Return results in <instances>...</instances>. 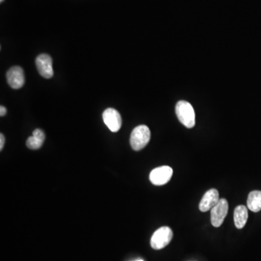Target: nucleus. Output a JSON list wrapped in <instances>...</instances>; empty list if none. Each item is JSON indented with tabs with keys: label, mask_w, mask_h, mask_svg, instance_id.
<instances>
[{
	"label": "nucleus",
	"mask_w": 261,
	"mask_h": 261,
	"mask_svg": "<svg viewBox=\"0 0 261 261\" xmlns=\"http://www.w3.org/2000/svg\"><path fill=\"white\" fill-rule=\"evenodd\" d=\"M150 130L145 125H140L132 130L130 137V144L132 149L140 151L145 148L150 140Z\"/></svg>",
	"instance_id": "nucleus-1"
},
{
	"label": "nucleus",
	"mask_w": 261,
	"mask_h": 261,
	"mask_svg": "<svg viewBox=\"0 0 261 261\" xmlns=\"http://www.w3.org/2000/svg\"><path fill=\"white\" fill-rule=\"evenodd\" d=\"M176 113L182 124L188 128L195 126V113L192 105L187 101H179L176 106Z\"/></svg>",
	"instance_id": "nucleus-2"
},
{
	"label": "nucleus",
	"mask_w": 261,
	"mask_h": 261,
	"mask_svg": "<svg viewBox=\"0 0 261 261\" xmlns=\"http://www.w3.org/2000/svg\"><path fill=\"white\" fill-rule=\"evenodd\" d=\"M173 231L168 226L159 228L152 235L150 240L151 247L154 250H161L171 243L173 238Z\"/></svg>",
	"instance_id": "nucleus-3"
},
{
	"label": "nucleus",
	"mask_w": 261,
	"mask_h": 261,
	"mask_svg": "<svg viewBox=\"0 0 261 261\" xmlns=\"http://www.w3.org/2000/svg\"><path fill=\"white\" fill-rule=\"evenodd\" d=\"M228 203L226 199H220L218 203L211 210V224L214 227H220L227 216Z\"/></svg>",
	"instance_id": "nucleus-4"
},
{
	"label": "nucleus",
	"mask_w": 261,
	"mask_h": 261,
	"mask_svg": "<svg viewBox=\"0 0 261 261\" xmlns=\"http://www.w3.org/2000/svg\"><path fill=\"white\" fill-rule=\"evenodd\" d=\"M173 171L170 166H164L154 168L149 174V180L152 185L162 186L172 178Z\"/></svg>",
	"instance_id": "nucleus-5"
},
{
	"label": "nucleus",
	"mask_w": 261,
	"mask_h": 261,
	"mask_svg": "<svg viewBox=\"0 0 261 261\" xmlns=\"http://www.w3.org/2000/svg\"><path fill=\"white\" fill-rule=\"evenodd\" d=\"M103 121L112 132H117L122 126V118L120 113L113 108H108L103 112Z\"/></svg>",
	"instance_id": "nucleus-6"
},
{
	"label": "nucleus",
	"mask_w": 261,
	"mask_h": 261,
	"mask_svg": "<svg viewBox=\"0 0 261 261\" xmlns=\"http://www.w3.org/2000/svg\"><path fill=\"white\" fill-rule=\"evenodd\" d=\"M36 65L39 74L45 79H51L54 75L53 59L49 55L41 54L36 59Z\"/></svg>",
	"instance_id": "nucleus-7"
},
{
	"label": "nucleus",
	"mask_w": 261,
	"mask_h": 261,
	"mask_svg": "<svg viewBox=\"0 0 261 261\" xmlns=\"http://www.w3.org/2000/svg\"><path fill=\"white\" fill-rule=\"evenodd\" d=\"M7 80L11 88H21L25 81L23 70L19 66H14L10 68L7 73Z\"/></svg>",
	"instance_id": "nucleus-8"
},
{
	"label": "nucleus",
	"mask_w": 261,
	"mask_h": 261,
	"mask_svg": "<svg viewBox=\"0 0 261 261\" xmlns=\"http://www.w3.org/2000/svg\"><path fill=\"white\" fill-rule=\"evenodd\" d=\"M219 193L216 189H211L205 192L199 205V209L202 212L211 210L219 202Z\"/></svg>",
	"instance_id": "nucleus-9"
},
{
	"label": "nucleus",
	"mask_w": 261,
	"mask_h": 261,
	"mask_svg": "<svg viewBox=\"0 0 261 261\" xmlns=\"http://www.w3.org/2000/svg\"><path fill=\"white\" fill-rule=\"evenodd\" d=\"M248 219V211L246 206L238 205L233 213L235 226L239 229L244 228Z\"/></svg>",
	"instance_id": "nucleus-10"
},
{
	"label": "nucleus",
	"mask_w": 261,
	"mask_h": 261,
	"mask_svg": "<svg viewBox=\"0 0 261 261\" xmlns=\"http://www.w3.org/2000/svg\"><path fill=\"white\" fill-rule=\"evenodd\" d=\"M45 140V135L42 130L37 128L33 132L32 137L27 141V146L31 149H38L42 147Z\"/></svg>",
	"instance_id": "nucleus-11"
},
{
	"label": "nucleus",
	"mask_w": 261,
	"mask_h": 261,
	"mask_svg": "<svg viewBox=\"0 0 261 261\" xmlns=\"http://www.w3.org/2000/svg\"><path fill=\"white\" fill-rule=\"evenodd\" d=\"M247 207L252 212L261 211V191H252L249 194L247 201Z\"/></svg>",
	"instance_id": "nucleus-12"
},
{
	"label": "nucleus",
	"mask_w": 261,
	"mask_h": 261,
	"mask_svg": "<svg viewBox=\"0 0 261 261\" xmlns=\"http://www.w3.org/2000/svg\"><path fill=\"white\" fill-rule=\"evenodd\" d=\"M5 142V139L4 135L3 134L0 135V150H3V147H4Z\"/></svg>",
	"instance_id": "nucleus-13"
},
{
	"label": "nucleus",
	"mask_w": 261,
	"mask_h": 261,
	"mask_svg": "<svg viewBox=\"0 0 261 261\" xmlns=\"http://www.w3.org/2000/svg\"><path fill=\"white\" fill-rule=\"evenodd\" d=\"M7 114V109L4 106H1L0 107V116H5Z\"/></svg>",
	"instance_id": "nucleus-14"
},
{
	"label": "nucleus",
	"mask_w": 261,
	"mask_h": 261,
	"mask_svg": "<svg viewBox=\"0 0 261 261\" xmlns=\"http://www.w3.org/2000/svg\"><path fill=\"white\" fill-rule=\"evenodd\" d=\"M3 1H4V0H0V2H1V3H3Z\"/></svg>",
	"instance_id": "nucleus-15"
},
{
	"label": "nucleus",
	"mask_w": 261,
	"mask_h": 261,
	"mask_svg": "<svg viewBox=\"0 0 261 261\" xmlns=\"http://www.w3.org/2000/svg\"><path fill=\"white\" fill-rule=\"evenodd\" d=\"M136 261H144V260H136Z\"/></svg>",
	"instance_id": "nucleus-16"
}]
</instances>
